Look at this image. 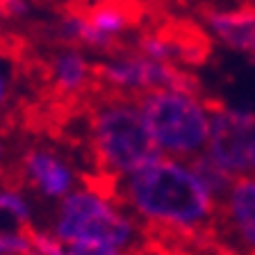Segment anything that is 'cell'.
<instances>
[{"mask_svg": "<svg viewBox=\"0 0 255 255\" xmlns=\"http://www.w3.org/2000/svg\"><path fill=\"white\" fill-rule=\"evenodd\" d=\"M0 212L7 214L21 228H27L32 223V203L25 196V191L16 187H0Z\"/></svg>", "mask_w": 255, "mask_h": 255, "instance_id": "5bb4252c", "label": "cell"}, {"mask_svg": "<svg viewBox=\"0 0 255 255\" xmlns=\"http://www.w3.org/2000/svg\"><path fill=\"white\" fill-rule=\"evenodd\" d=\"M228 180L196 159L155 155L114 185L123 205L146 233L201 237L217 223L219 201Z\"/></svg>", "mask_w": 255, "mask_h": 255, "instance_id": "6da1fadb", "label": "cell"}, {"mask_svg": "<svg viewBox=\"0 0 255 255\" xmlns=\"http://www.w3.org/2000/svg\"><path fill=\"white\" fill-rule=\"evenodd\" d=\"M32 251L30 226L27 228L0 230V255H27Z\"/></svg>", "mask_w": 255, "mask_h": 255, "instance_id": "9a60e30c", "label": "cell"}, {"mask_svg": "<svg viewBox=\"0 0 255 255\" xmlns=\"http://www.w3.org/2000/svg\"><path fill=\"white\" fill-rule=\"evenodd\" d=\"M139 21L141 11L134 0H89L59 16L57 34L64 46L107 55L128 46Z\"/></svg>", "mask_w": 255, "mask_h": 255, "instance_id": "5b68a950", "label": "cell"}, {"mask_svg": "<svg viewBox=\"0 0 255 255\" xmlns=\"http://www.w3.org/2000/svg\"><path fill=\"white\" fill-rule=\"evenodd\" d=\"M98 89L119 96L141 98L157 89H178V87H201L196 73L169 62H157L139 53L134 46H123L103 55L96 62Z\"/></svg>", "mask_w": 255, "mask_h": 255, "instance_id": "8992f818", "label": "cell"}, {"mask_svg": "<svg viewBox=\"0 0 255 255\" xmlns=\"http://www.w3.org/2000/svg\"><path fill=\"white\" fill-rule=\"evenodd\" d=\"M23 180L46 201H62L82 182L80 169L64 153L50 146H32L21 157Z\"/></svg>", "mask_w": 255, "mask_h": 255, "instance_id": "8fae6325", "label": "cell"}, {"mask_svg": "<svg viewBox=\"0 0 255 255\" xmlns=\"http://www.w3.org/2000/svg\"><path fill=\"white\" fill-rule=\"evenodd\" d=\"M32 249L41 255H134L130 251L107 244H85V242H59L48 230H37L30 226Z\"/></svg>", "mask_w": 255, "mask_h": 255, "instance_id": "4fadbf2b", "label": "cell"}, {"mask_svg": "<svg viewBox=\"0 0 255 255\" xmlns=\"http://www.w3.org/2000/svg\"><path fill=\"white\" fill-rule=\"evenodd\" d=\"M48 78L55 94L64 98H80L98 87L96 62L89 59L87 50L78 46H64V43L48 62Z\"/></svg>", "mask_w": 255, "mask_h": 255, "instance_id": "7c38bea8", "label": "cell"}, {"mask_svg": "<svg viewBox=\"0 0 255 255\" xmlns=\"http://www.w3.org/2000/svg\"><path fill=\"white\" fill-rule=\"evenodd\" d=\"M7 98H9V82H7V75L0 71V107L7 103Z\"/></svg>", "mask_w": 255, "mask_h": 255, "instance_id": "e0dca14e", "label": "cell"}, {"mask_svg": "<svg viewBox=\"0 0 255 255\" xmlns=\"http://www.w3.org/2000/svg\"><path fill=\"white\" fill-rule=\"evenodd\" d=\"M134 48L157 62H169L175 66L194 71L210 55L207 37L201 27H150L134 37Z\"/></svg>", "mask_w": 255, "mask_h": 255, "instance_id": "30bf717a", "label": "cell"}, {"mask_svg": "<svg viewBox=\"0 0 255 255\" xmlns=\"http://www.w3.org/2000/svg\"><path fill=\"white\" fill-rule=\"evenodd\" d=\"M87 143L96 178L110 185H117L159 155L148 137L139 101L110 91L96 96L89 105Z\"/></svg>", "mask_w": 255, "mask_h": 255, "instance_id": "7a4b0ae2", "label": "cell"}, {"mask_svg": "<svg viewBox=\"0 0 255 255\" xmlns=\"http://www.w3.org/2000/svg\"><path fill=\"white\" fill-rule=\"evenodd\" d=\"M32 0H0V18L21 21L30 14Z\"/></svg>", "mask_w": 255, "mask_h": 255, "instance_id": "2e32d148", "label": "cell"}, {"mask_svg": "<svg viewBox=\"0 0 255 255\" xmlns=\"http://www.w3.org/2000/svg\"><path fill=\"white\" fill-rule=\"evenodd\" d=\"M2 150H5V146H2V141H0V157H2Z\"/></svg>", "mask_w": 255, "mask_h": 255, "instance_id": "ac0fdd59", "label": "cell"}, {"mask_svg": "<svg viewBox=\"0 0 255 255\" xmlns=\"http://www.w3.org/2000/svg\"><path fill=\"white\" fill-rule=\"evenodd\" d=\"M217 228L233 255H255V175L228 182L219 201Z\"/></svg>", "mask_w": 255, "mask_h": 255, "instance_id": "9c48e42d", "label": "cell"}, {"mask_svg": "<svg viewBox=\"0 0 255 255\" xmlns=\"http://www.w3.org/2000/svg\"><path fill=\"white\" fill-rule=\"evenodd\" d=\"M201 159L226 180L255 175V110L214 103Z\"/></svg>", "mask_w": 255, "mask_h": 255, "instance_id": "52a82bcc", "label": "cell"}, {"mask_svg": "<svg viewBox=\"0 0 255 255\" xmlns=\"http://www.w3.org/2000/svg\"><path fill=\"white\" fill-rule=\"evenodd\" d=\"M155 150L166 157L196 159L203 155L214 103L201 87L157 89L137 98Z\"/></svg>", "mask_w": 255, "mask_h": 255, "instance_id": "277c9868", "label": "cell"}, {"mask_svg": "<svg viewBox=\"0 0 255 255\" xmlns=\"http://www.w3.org/2000/svg\"><path fill=\"white\" fill-rule=\"evenodd\" d=\"M48 233L59 242L107 244L139 255L146 230L123 205L114 185L94 178L82 180L57 201Z\"/></svg>", "mask_w": 255, "mask_h": 255, "instance_id": "3957f363", "label": "cell"}, {"mask_svg": "<svg viewBox=\"0 0 255 255\" xmlns=\"http://www.w3.org/2000/svg\"><path fill=\"white\" fill-rule=\"evenodd\" d=\"M198 27L210 43L255 62V5L251 0L203 2Z\"/></svg>", "mask_w": 255, "mask_h": 255, "instance_id": "ba28073f", "label": "cell"}, {"mask_svg": "<svg viewBox=\"0 0 255 255\" xmlns=\"http://www.w3.org/2000/svg\"><path fill=\"white\" fill-rule=\"evenodd\" d=\"M196 2H212V0H196Z\"/></svg>", "mask_w": 255, "mask_h": 255, "instance_id": "d6986e66", "label": "cell"}]
</instances>
